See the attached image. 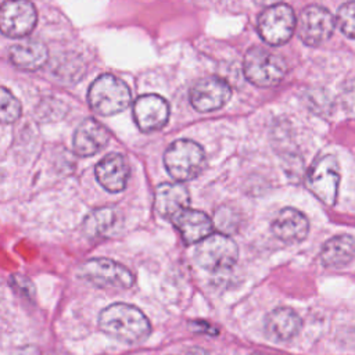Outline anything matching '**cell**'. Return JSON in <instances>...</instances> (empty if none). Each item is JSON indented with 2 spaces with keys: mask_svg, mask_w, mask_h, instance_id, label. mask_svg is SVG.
Returning <instances> with one entry per match:
<instances>
[{
  "mask_svg": "<svg viewBox=\"0 0 355 355\" xmlns=\"http://www.w3.org/2000/svg\"><path fill=\"white\" fill-rule=\"evenodd\" d=\"M100 329L128 344L144 341L151 333V324L144 313L129 304H112L104 308L98 316Z\"/></svg>",
  "mask_w": 355,
  "mask_h": 355,
  "instance_id": "obj_1",
  "label": "cell"
},
{
  "mask_svg": "<svg viewBox=\"0 0 355 355\" xmlns=\"http://www.w3.org/2000/svg\"><path fill=\"white\" fill-rule=\"evenodd\" d=\"M132 100L128 85L114 75L98 76L89 87V105L100 115H114L125 110Z\"/></svg>",
  "mask_w": 355,
  "mask_h": 355,
  "instance_id": "obj_2",
  "label": "cell"
},
{
  "mask_svg": "<svg viewBox=\"0 0 355 355\" xmlns=\"http://www.w3.org/2000/svg\"><path fill=\"white\" fill-rule=\"evenodd\" d=\"M164 164L175 180L186 182L196 178L202 171L205 165V153L198 143L180 139L166 148Z\"/></svg>",
  "mask_w": 355,
  "mask_h": 355,
  "instance_id": "obj_3",
  "label": "cell"
},
{
  "mask_svg": "<svg viewBox=\"0 0 355 355\" xmlns=\"http://www.w3.org/2000/svg\"><path fill=\"white\" fill-rule=\"evenodd\" d=\"M244 75L255 86L277 85L287 72L284 60L263 47H251L244 55Z\"/></svg>",
  "mask_w": 355,
  "mask_h": 355,
  "instance_id": "obj_4",
  "label": "cell"
},
{
  "mask_svg": "<svg viewBox=\"0 0 355 355\" xmlns=\"http://www.w3.org/2000/svg\"><path fill=\"white\" fill-rule=\"evenodd\" d=\"M295 29V15L287 4L266 7L258 18V33L270 46H280L290 40Z\"/></svg>",
  "mask_w": 355,
  "mask_h": 355,
  "instance_id": "obj_5",
  "label": "cell"
},
{
  "mask_svg": "<svg viewBox=\"0 0 355 355\" xmlns=\"http://www.w3.org/2000/svg\"><path fill=\"white\" fill-rule=\"evenodd\" d=\"M340 168L334 155L319 157L309 168L306 186L323 204L333 205L337 200Z\"/></svg>",
  "mask_w": 355,
  "mask_h": 355,
  "instance_id": "obj_6",
  "label": "cell"
},
{
  "mask_svg": "<svg viewBox=\"0 0 355 355\" xmlns=\"http://www.w3.org/2000/svg\"><path fill=\"white\" fill-rule=\"evenodd\" d=\"M196 262L208 270H220L233 266L239 257L236 243L223 233L209 234L196 248Z\"/></svg>",
  "mask_w": 355,
  "mask_h": 355,
  "instance_id": "obj_7",
  "label": "cell"
},
{
  "mask_svg": "<svg viewBox=\"0 0 355 355\" xmlns=\"http://www.w3.org/2000/svg\"><path fill=\"white\" fill-rule=\"evenodd\" d=\"M79 276L100 288H129L135 282L129 269L108 258L86 261L79 268Z\"/></svg>",
  "mask_w": 355,
  "mask_h": 355,
  "instance_id": "obj_8",
  "label": "cell"
},
{
  "mask_svg": "<svg viewBox=\"0 0 355 355\" xmlns=\"http://www.w3.org/2000/svg\"><path fill=\"white\" fill-rule=\"evenodd\" d=\"M37 14L29 0H7L1 6L0 28L8 37H24L36 25Z\"/></svg>",
  "mask_w": 355,
  "mask_h": 355,
  "instance_id": "obj_9",
  "label": "cell"
},
{
  "mask_svg": "<svg viewBox=\"0 0 355 355\" xmlns=\"http://www.w3.org/2000/svg\"><path fill=\"white\" fill-rule=\"evenodd\" d=\"M336 26L334 17L320 6L306 7L298 21V36L306 46H319L326 42Z\"/></svg>",
  "mask_w": 355,
  "mask_h": 355,
  "instance_id": "obj_10",
  "label": "cell"
},
{
  "mask_svg": "<svg viewBox=\"0 0 355 355\" xmlns=\"http://www.w3.org/2000/svg\"><path fill=\"white\" fill-rule=\"evenodd\" d=\"M230 96V86L218 76L202 78L190 89V103L200 112H209L223 107Z\"/></svg>",
  "mask_w": 355,
  "mask_h": 355,
  "instance_id": "obj_11",
  "label": "cell"
},
{
  "mask_svg": "<svg viewBox=\"0 0 355 355\" xmlns=\"http://www.w3.org/2000/svg\"><path fill=\"white\" fill-rule=\"evenodd\" d=\"M133 116L140 130H158L168 122L169 105L161 96L143 94L133 104Z\"/></svg>",
  "mask_w": 355,
  "mask_h": 355,
  "instance_id": "obj_12",
  "label": "cell"
},
{
  "mask_svg": "<svg viewBox=\"0 0 355 355\" xmlns=\"http://www.w3.org/2000/svg\"><path fill=\"white\" fill-rule=\"evenodd\" d=\"M130 168L126 158L118 153H110L96 165V179L111 193L122 191L126 187Z\"/></svg>",
  "mask_w": 355,
  "mask_h": 355,
  "instance_id": "obj_13",
  "label": "cell"
},
{
  "mask_svg": "<svg viewBox=\"0 0 355 355\" xmlns=\"http://www.w3.org/2000/svg\"><path fill=\"white\" fill-rule=\"evenodd\" d=\"M108 140L110 132L107 128L98 121L87 118L75 130L73 150L80 157H90L104 148Z\"/></svg>",
  "mask_w": 355,
  "mask_h": 355,
  "instance_id": "obj_14",
  "label": "cell"
},
{
  "mask_svg": "<svg viewBox=\"0 0 355 355\" xmlns=\"http://www.w3.org/2000/svg\"><path fill=\"white\" fill-rule=\"evenodd\" d=\"M308 230L309 222L306 216L294 208H283L272 222V232L286 243L302 241Z\"/></svg>",
  "mask_w": 355,
  "mask_h": 355,
  "instance_id": "obj_15",
  "label": "cell"
},
{
  "mask_svg": "<svg viewBox=\"0 0 355 355\" xmlns=\"http://www.w3.org/2000/svg\"><path fill=\"white\" fill-rule=\"evenodd\" d=\"M189 202V191L180 183H162L155 189L154 207L164 218L173 219L179 212L187 208Z\"/></svg>",
  "mask_w": 355,
  "mask_h": 355,
  "instance_id": "obj_16",
  "label": "cell"
},
{
  "mask_svg": "<svg viewBox=\"0 0 355 355\" xmlns=\"http://www.w3.org/2000/svg\"><path fill=\"white\" fill-rule=\"evenodd\" d=\"M172 222L178 227V230L182 234V239L187 244L200 243L205 237L211 234L212 230V220L207 214L197 209H183L179 212Z\"/></svg>",
  "mask_w": 355,
  "mask_h": 355,
  "instance_id": "obj_17",
  "label": "cell"
},
{
  "mask_svg": "<svg viewBox=\"0 0 355 355\" xmlns=\"http://www.w3.org/2000/svg\"><path fill=\"white\" fill-rule=\"evenodd\" d=\"M301 329L300 316L290 308L273 309L265 320V330L273 340L286 341L293 338Z\"/></svg>",
  "mask_w": 355,
  "mask_h": 355,
  "instance_id": "obj_18",
  "label": "cell"
},
{
  "mask_svg": "<svg viewBox=\"0 0 355 355\" xmlns=\"http://www.w3.org/2000/svg\"><path fill=\"white\" fill-rule=\"evenodd\" d=\"M47 47L36 40H25L10 49V61L24 71L39 69L47 61Z\"/></svg>",
  "mask_w": 355,
  "mask_h": 355,
  "instance_id": "obj_19",
  "label": "cell"
},
{
  "mask_svg": "<svg viewBox=\"0 0 355 355\" xmlns=\"http://www.w3.org/2000/svg\"><path fill=\"white\" fill-rule=\"evenodd\" d=\"M355 258V240L348 234L334 236L327 240L320 251L323 265L329 268H344Z\"/></svg>",
  "mask_w": 355,
  "mask_h": 355,
  "instance_id": "obj_20",
  "label": "cell"
},
{
  "mask_svg": "<svg viewBox=\"0 0 355 355\" xmlns=\"http://www.w3.org/2000/svg\"><path fill=\"white\" fill-rule=\"evenodd\" d=\"M116 220V212L112 208H98L89 214L83 222V230L87 236H100L110 230Z\"/></svg>",
  "mask_w": 355,
  "mask_h": 355,
  "instance_id": "obj_21",
  "label": "cell"
},
{
  "mask_svg": "<svg viewBox=\"0 0 355 355\" xmlns=\"http://www.w3.org/2000/svg\"><path fill=\"white\" fill-rule=\"evenodd\" d=\"M21 115V104L17 97L8 92L6 87H1L0 92V118L3 123H11L17 121Z\"/></svg>",
  "mask_w": 355,
  "mask_h": 355,
  "instance_id": "obj_22",
  "label": "cell"
},
{
  "mask_svg": "<svg viewBox=\"0 0 355 355\" xmlns=\"http://www.w3.org/2000/svg\"><path fill=\"white\" fill-rule=\"evenodd\" d=\"M337 24L345 36L355 39V0L347 1L338 8Z\"/></svg>",
  "mask_w": 355,
  "mask_h": 355,
  "instance_id": "obj_23",
  "label": "cell"
},
{
  "mask_svg": "<svg viewBox=\"0 0 355 355\" xmlns=\"http://www.w3.org/2000/svg\"><path fill=\"white\" fill-rule=\"evenodd\" d=\"M341 103L347 114L355 116V79L345 83L341 93Z\"/></svg>",
  "mask_w": 355,
  "mask_h": 355,
  "instance_id": "obj_24",
  "label": "cell"
},
{
  "mask_svg": "<svg viewBox=\"0 0 355 355\" xmlns=\"http://www.w3.org/2000/svg\"><path fill=\"white\" fill-rule=\"evenodd\" d=\"M10 284L14 287V290L19 291L22 295L31 297L33 294V286L25 276H10Z\"/></svg>",
  "mask_w": 355,
  "mask_h": 355,
  "instance_id": "obj_25",
  "label": "cell"
},
{
  "mask_svg": "<svg viewBox=\"0 0 355 355\" xmlns=\"http://www.w3.org/2000/svg\"><path fill=\"white\" fill-rule=\"evenodd\" d=\"M255 3H258V4H262V6H273V4H277L276 1L277 0H254Z\"/></svg>",
  "mask_w": 355,
  "mask_h": 355,
  "instance_id": "obj_26",
  "label": "cell"
}]
</instances>
